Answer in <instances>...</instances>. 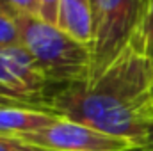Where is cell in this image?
Listing matches in <instances>:
<instances>
[{"instance_id": "obj_16", "label": "cell", "mask_w": 153, "mask_h": 151, "mask_svg": "<svg viewBox=\"0 0 153 151\" xmlns=\"http://www.w3.org/2000/svg\"><path fill=\"white\" fill-rule=\"evenodd\" d=\"M134 151H137V150H134Z\"/></svg>"}, {"instance_id": "obj_5", "label": "cell", "mask_w": 153, "mask_h": 151, "mask_svg": "<svg viewBox=\"0 0 153 151\" xmlns=\"http://www.w3.org/2000/svg\"><path fill=\"white\" fill-rule=\"evenodd\" d=\"M0 85L48 105L52 84L23 44L0 48Z\"/></svg>"}, {"instance_id": "obj_3", "label": "cell", "mask_w": 153, "mask_h": 151, "mask_svg": "<svg viewBox=\"0 0 153 151\" xmlns=\"http://www.w3.org/2000/svg\"><path fill=\"white\" fill-rule=\"evenodd\" d=\"M152 5L153 0H93L94 43L91 78L100 75L141 36Z\"/></svg>"}, {"instance_id": "obj_2", "label": "cell", "mask_w": 153, "mask_h": 151, "mask_svg": "<svg viewBox=\"0 0 153 151\" xmlns=\"http://www.w3.org/2000/svg\"><path fill=\"white\" fill-rule=\"evenodd\" d=\"M22 44L38 61L52 85L87 82L93 73V48L73 39L36 14L16 13Z\"/></svg>"}, {"instance_id": "obj_9", "label": "cell", "mask_w": 153, "mask_h": 151, "mask_svg": "<svg viewBox=\"0 0 153 151\" xmlns=\"http://www.w3.org/2000/svg\"><path fill=\"white\" fill-rule=\"evenodd\" d=\"M11 107H16V109H43V110H50L48 105L36 101V100H30V98H25L22 94H16L5 87L0 85V109H11Z\"/></svg>"}, {"instance_id": "obj_8", "label": "cell", "mask_w": 153, "mask_h": 151, "mask_svg": "<svg viewBox=\"0 0 153 151\" xmlns=\"http://www.w3.org/2000/svg\"><path fill=\"white\" fill-rule=\"evenodd\" d=\"M22 44V32L16 13L0 4V48Z\"/></svg>"}, {"instance_id": "obj_12", "label": "cell", "mask_w": 153, "mask_h": 151, "mask_svg": "<svg viewBox=\"0 0 153 151\" xmlns=\"http://www.w3.org/2000/svg\"><path fill=\"white\" fill-rule=\"evenodd\" d=\"M141 41H143V46H144L146 53L153 59V5L150 14H148V20L144 23V29L141 32Z\"/></svg>"}, {"instance_id": "obj_14", "label": "cell", "mask_w": 153, "mask_h": 151, "mask_svg": "<svg viewBox=\"0 0 153 151\" xmlns=\"http://www.w3.org/2000/svg\"><path fill=\"white\" fill-rule=\"evenodd\" d=\"M152 114H153V96H152Z\"/></svg>"}, {"instance_id": "obj_10", "label": "cell", "mask_w": 153, "mask_h": 151, "mask_svg": "<svg viewBox=\"0 0 153 151\" xmlns=\"http://www.w3.org/2000/svg\"><path fill=\"white\" fill-rule=\"evenodd\" d=\"M59 5L61 0H39V18L45 20L46 23L57 25V18H59Z\"/></svg>"}, {"instance_id": "obj_6", "label": "cell", "mask_w": 153, "mask_h": 151, "mask_svg": "<svg viewBox=\"0 0 153 151\" xmlns=\"http://www.w3.org/2000/svg\"><path fill=\"white\" fill-rule=\"evenodd\" d=\"M57 27L73 39L93 48L94 43V13L93 0H61Z\"/></svg>"}, {"instance_id": "obj_7", "label": "cell", "mask_w": 153, "mask_h": 151, "mask_svg": "<svg viewBox=\"0 0 153 151\" xmlns=\"http://www.w3.org/2000/svg\"><path fill=\"white\" fill-rule=\"evenodd\" d=\"M59 119V114L43 109H0V135L18 139L25 133L46 128Z\"/></svg>"}, {"instance_id": "obj_4", "label": "cell", "mask_w": 153, "mask_h": 151, "mask_svg": "<svg viewBox=\"0 0 153 151\" xmlns=\"http://www.w3.org/2000/svg\"><path fill=\"white\" fill-rule=\"evenodd\" d=\"M20 141L50 151H134L125 139L107 135L91 126L61 117L53 124L18 137Z\"/></svg>"}, {"instance_id": "obj_15", "label": "cell", "mask_w": 153, "mask_h": 151, "mask_svg": "<svg viewBox=\"0 0 153 151\" xmlns=\"http://www.w3.org/2000/svg\"><path fill=\"white\" fill-rule=\"evenodd\" d=\"M34 2H36V4H38V5H39V0H34Z\"/></svg>"}, {"instance_id": "obj_1", "label": "cell", "mask_w": 153, "mask_h": 151, "mask_svg": "<svg viewBox=\"0 0 153 151\" xmlns=\"http://www.w3.org/2000/svg\"><path fill=\"white\" fill-rule=\"evenodd\" d=\"M153 59L141 36L94 78L59 87L48 94V109L70 121L125 139L139 148L153 117Z\"/></svg>"}, {"instance_id": "obj_13", "label": "cell", "mask_w": 153, "mask_h": 151, "mask_svg": "<svg viewBox=\"0 0 153 151\" xmlns=\"http://www.w3.org/2000/svg\"><path fill=\"white\" fill-rule=\"evenodd\" d=\"M137 151H153V117L150 119V123L146 126L144 137H143V141H141Z\"/></svg>"}, {"instance_id": "obj_11", "label": "cell", "mask_w": 153, "mask_h": 151, "mask_svg": "<svg viewBox=\"0 0 153 151\" xmlns=\"http://www.w3.org/2000/svg\"><path fill=\"white\" fill-rule=\"evenodd\" d=\"M0 151H50V150L27 144V142H23L20 139H13V137L0 135Z\"/></svg>"}]
</instances>
